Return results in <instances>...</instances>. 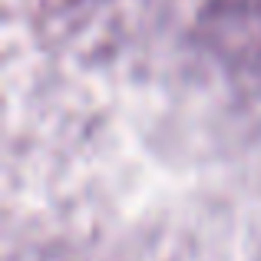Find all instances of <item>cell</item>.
<instances>
[]
</instances>
